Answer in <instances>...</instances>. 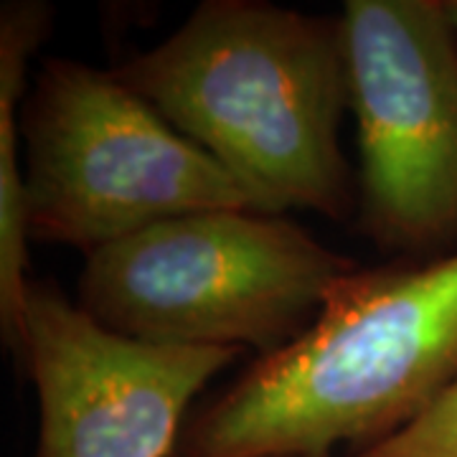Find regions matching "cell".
<instances>
[{"label":"cell","instance_id":"6da1fadb","mask_svg":"<svg viewBox=\"0 0 457 457\" xmlns=\"http://www.w3.org/2000/svg\"><path fill=\"white\" fill-rule=\"evenodd\" d=\"M114 77L227 168L260 213L348 212L338 130L351 77L341 18L209 0Z\"/></svg>","mask_w":457,"mask_h":457},{"label":"cell","instance_id":"7a4b0ae2","mask_svg":"<svg viewBox=\"0 0 457 457\" xmlns=\"http://www.w3.org/2000/svg\"><path fill=\"white\" fill-rule=\"evenodd\" d=\"M457 378V254L351 272L188 432L183 457H333L409 425Z\"/></svg>","mask_w":457,"mask_h":457},{"label":"cell","instance_id":"3957f363","mask_svg":"<svg viewBox=\"0 0 457 457\" xmlns=\"http://www.w3.org/2000/svg\"><path fill=\"white\" fill-rule=\"evenodd\" d=\"M356 270L282 216L198 212L87 254L79 308L137 341L272 353Z\"/></svg>","mask_w":457,"mask_h":457},{"label":"cell","instance_id":"277c9868","mask_svg":"<svg viewBox=\"0 0 457 457\" xmlns=\"http://www.w3.org/2000/svg\"><path fill=\"white\" fill-rule=\"evenodd\" d=\"M31 239L87 254L176 216L257 212L242 183L114 71L46 59L23 112Z\"/></svg>","mask_w":457,"mask_h":457},{"label":"cell","instance_id":"5b68a950","mask_svg":"<svg viewBox=\"0 0 457 457\" xmlns=\"http://www.w3.org/2000/svg\"><path fill=\"white\" fill-rule=\"evenodd\" d=\"M343 38L359 122L363 219L389 246L457 227V46L435 0H348Z\"/></svg>","mask_w":457,"mask_h":457},{"label":"cell","instance_id":"8992f818","mask_svg":"<svg viewBox=\"0 0 457 457\" xmlns=\"http://www.w3.org/2000/svg\"><path fill=\"white\" fill-rule=\"evenodd\" d=\"M239 353L137 341L31 282L18 356L38 394L36 457H170L191 399Z\"/></svg>","mask_w":457,"mask_h":457},{"label":"cell","instance_id":"52a82bcc","mask_svg":"<svg viewBox=\"0 0 457 457\" xmlns=\"http://www.w3.org/2000/svg\"><path fill=\"white\" fill-rule=\"evenodd\" d=\"M49 5L13 0L0 11V320L18 353L29 279V213L21 163V99L33 51L49 31Z\"/></svg>","mask_w":457,"mask_h":457},{"label":"cell","instance_id":"ba28073f","mask_svg":"<svg viewBox=\"0 0 457 457\" xmlns=\"http://www.w3.org/2000/svg\"><path fill=\"white\" fill-rule=\"evenodd\" d=\"M348 457H457V378L409 425Z\"/></svg>","mask_w":457,"mask_h":457},{"label":"cell","instance_id":"9c48e42d","mask_svg":"<svg viewBox=\"0 0 457 457\" xmlns=\"http://www.w3.org/2000/svg\"><path fill=\"white\" fill-rule=\"evenodd\" d=\"M445 13L450 18V23H453V29L457 33V0H450V3H445Z\"/></svg>","mask_w":457,"mask_h":457}]
</instances>
